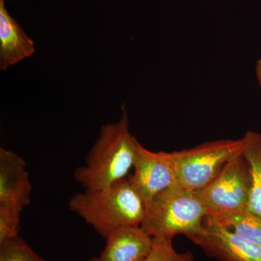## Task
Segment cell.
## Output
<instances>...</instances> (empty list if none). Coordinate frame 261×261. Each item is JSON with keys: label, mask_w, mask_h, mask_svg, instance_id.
Wrapping results in <instances>:
<instances>
[{"label": "cell", "mask_w": 261, "mask_h": 261, "mask_svg": "<svg viewBox=\"0 0 261 261\" xmlns=\"http://www.w3.org/2000/svg\"><path fill=\"white\" fill-rule=\"evenodd\" d=\"M250 186L248 165L241 150L214 181L195 192L208 211V216H219L247 208Z\"/></svg>", "instance_id": "5b68a950"}, {"label": "cell", "mask_w": 261, "mask_h": 261, "mask_svg": "<svg viewBox=\"0 0 261 261\" xmlns=\"http://www.w3.org/2000/svg\"><path fill=\"white\" fill-rule=\"evenodd\" d=\"M0 261H47L39 256L21 237L0 244Z\"/></svg>", "instance_id": "4fadbf2b"}, {"label": "cell", "mask_w": 261, "mask_h": 261, "mask_svg": "<svg viewBox=\"0 0 261 261\" xmlns=\"http://www.w3.org/2000/svg\"><path fill=\"white\" fill-rule=\"evenodd\" d=\"M145 261H194V257L190 252H176L172 240L157 238H153L150 251Z\"/></svg>", "instance_id": "5bb4252c"}, {"label": "cell", "mask_w": 261, "mask_h": 261, "mask_svg": "<svg viewBox=\"0 0 261 261\" xmlns=\"http://www.w3.org/2000/svg\"><path fill=\"white\" fill-rule=\"evenodd\" d=\"M242 139L205 142L191 149L168 152L176 184L192 192L207 186L219 176L226 163L241 152Z\"/></svg>", "instance_id": "277c9868"}, {"label": "cell", "mask_w": 261, "mask_h": 261, "mask_svg": "<svg viewBox=\"0 0 261 261\" xmlns=\"http://www.w3.org/2000/svg\"><path fill=\"white\" fill-rule=\"evenodd\" d=\"M208 211L195 192L177 184L154 196L147 207L141 227L152 238H187L200 231Z\"/></svg>", "instance_id": "3957f363"}, {"label": "cell", "mask_w": 261, "mask_h": 261, "mask_svg": "<svg viewBox=\"0 0 261 261\" xmlns=\"http://www.w3.org/2000/svg\"><path fill=\"white\" fill-rule=\"evenodd\" d=\"M133 168L134 173L130 176L147 207L154 196L176 184L168 152H152L139 142Z\"/></svg>", "instance_id": "52a82bcc"}, {"label": "cell", "mask_w": 261, "mask_h": 261, "mask_svg": "<svg viewBox=\"0 0 261 261\" xmlns=\"http://www.w3.org/2000/svg\"><path fill=\"white\" fill-rule=\"evenodd\" d=\"M209 256L221 261H261V245L240 236L207 216L203 227L189 237Z\"/></svg>", "instance_id": "8992f818"}, {"label": "cell", "mask_w": 261, "mask_h": 261, "mask_svg": "<svg viewBox=\"0 0 261 261\" xmlns=\"http://www.w3.org/2000/svg\"><path fill=\"white\" fill-rule=\"evenodd\" d=\"M242 153L250 171L247 208L261 217V134L249 130L242 138Z\"/></svg>", "instance_id": "8fae6325"}, {"label": "cell", "mask_w": 261, "mask_h": 261, "mask_svg": "<svg viewBox=\"0 0 261 261\" xmlns=\"http://www.w3.org/2000/svg\"><path fill=\"white\" fill-rule=\"evenodd\" d=\"M255 75H256L257 82L261 88V57L260 59L257 61L256 66H255Z\"/></svg>", "instance_id": "2e32d148"}, {"label": "cell", "mask_w": 261, "mask_h": 261, "mask_svg": "<svg viewBox=\"0 0 261 261\" xmlns=\"http://www.w3.org/2000/svg\"><path fill=\"white\" fill-rule=\"evenodd\" d=\"M32 185L23 158L0 148V206L22 213L31 203Z\"/></svg>", "instance_id": "ba28073f"}, {"label": "cell", "mask_w": 261, "mask_h": 261, "mask_svg": "<svg viewBox=\"0 0 261 261\" xmlns=\"http://www.w3.org/2000/svg\"><path fill=\"white\" fill-rule=\"evenodd\" d=\"M137 143L138 140L128 128V117L124 108L119 121L101 127L85 166L75 169V181L85 190H97L127 177L134 168Z\"/></svg>", "instance_id": "7a4b0ae2"}, {"label": "cell", "mask_w": 261, "mask_h": 261, "mask_svg": "<svg viewBox=\"0 0 261 261\" xmlns=\"http://www.w3.org/2000/svg\"><path fill=\"white\" fill-rule=\"evenodd\" d=\"M106 241L101 253L88 261H145L153 238L141 226H125L110 233Z\"/></svg>", "instance_id": "9c48e42d"}, {"label": "cell", "mask_w": 261, "mask_h": 261, "mask_svg": "<svg viewBox=\"0 0 261 261\" xmlns=\"http://www.w3.org/2000/svg\"><path fill=\"white\" fill-rule=\"evenodd\" d=\"M34 41L10 15L0 0V70H5L34 54Z\"/></svg>", "instance_id": "30bf717a"}, {"label": "cell", "mask_w": 261, "mask_h": 261, "mask_svg": "<svg viewBox=\"0 0 261 261\" xmlns=\"http://www.w3.org/2000/svg\"><path fill=\"white\" fill-rule=\"evenodd\" d=\"M211 217L240 236L261 245V217L248 208Z\"/></svg>", "instance_id": "7c38bea8"}, {"label": "cell", "mask_w": 261, "mask_h": 261, "mask_svg": "<svg viewBox=\"0 0 261 261\" xmlns=\"http://www.w3.org/2000/svg\"><path fill=\"white\" fill-rule=\"evenodd\" d=\"M21 212L0 206V244L20 236Z\"/></svg>", "instance_id": "9a60e30c"}, {"label": "cell", "mask_w": 261, "mask_h": 261, "mask_svg": "<svg viewBox=\"0 0 261 261\" xmlns=\"http://www.w3.org/2000/svg\"><path fill=\"white\" fill-rule=\"evenodd\" d=\"M68 206L105 239L118 228L141 226L147 212L130 175L106 188L75 194Z\"/></svg>", "instance_id": "6da1fadb"}]
</instances>
